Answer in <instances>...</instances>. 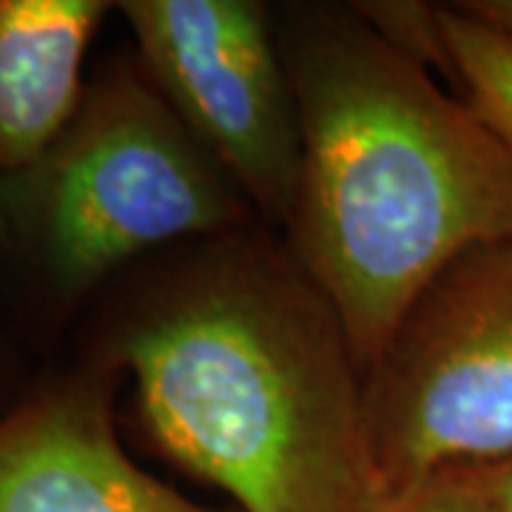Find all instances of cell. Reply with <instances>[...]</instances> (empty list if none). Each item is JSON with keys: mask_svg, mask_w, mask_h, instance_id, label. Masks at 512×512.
Segmentation results:
<instances>
[{"mask_svg": "<svg viewBox=\"0 0 512 512\" xmlns=\"http://www.w3.org/2000/svg\"><path fill=\"white\" fill-rule=\"evenodd\" d=\"M365 512H498L467 467H447L393 493L376 495Z\"/></svg>", "mask_w": 512, "mask_h": 512, "instance_id": "cell-9", "label": "cell"}, {"mask_svg": "<svg viewBox=\"0 0 512 512\" xmlns=\"http://www.w3.org/2000/svg\"><path fill=\"white\" fill-rule=\"evenodd\" d=\"M94 359L151 441L239 512H365V370L322 288L254 228L200 239L120 308Z\"/></svg>", "mask_w": 512, "mask_h": 512, "instance_id": "cell-1", "label": "cell"}, {"mask_svg": "<svg viewBox=\"0 0 512 512\" xmlns=\"http://www.w3.org/2000/svg\"><path fill=\"white\" fill-rule=\"evenodd\" d=\"M276 37L302 143L288 251L367 373L458 256L512 234V154L356 3H296Z\"/></svg>", "mask_w": 512, "mask_h": 512, "instance_id": "cell-2", "label": "cell"}, {"mask_svg": "<svg viewBox=\"0 0 512 512\" xmlns=\"http://www.w3.org/2000/svg\"><path fill=\"white\" fill-rule=\"evenodd\" d=\"M0 239H3V211H0Z\"/></svg>", "mask_w": 512, "mask_h": 512, "instance_id": "cell-12", "label": "cell"}, {"mask_svg": "<svg viewBox=\"0 0 512 512\" xmlns=\"http://www.w3.org/2000/svg\"><path fill=\"white\" fill-rule=\"evenodd\" d=\"M376 495L512 456V234L458 256L365 373Z\"/></svg>", "mask_w": 512, "mask_h": 512, "instance_id": "cell-4", "label": "cell"}, {"mask_svg": "<svg viewBox=\"0 0 512 512\" xmlns=\"http://www.w3.org/2000/svg\"><path fill=\"white\" fill-rule=\"evenodd\" d=\"M117 382L92 356L0 410V512H217L134 464L114 419Z\"/></svg>", "mask_w": 512, "mask_h": 512, "instance_id": "cell-6", "label": "cell"}, {"mask_svg": "<svg viewBox=\"0 0 512 512\" xmlns=\"http://www.w3.org/2000/svg\"><path fill=\"white\" fill-rule=\"evenodd\" d=\"M111 9L103 0H0V177L40 160L69 126Z\"/></svg>", "mask_w": 512, "mask_h": 512, "instance_id": "cell-7", "label": "cell"}, {"mask_svg": "<svg viewBox=\"0 0 512 512\" xmlns=\"http://www.w3.org/2000/svg\"><path fill=\"white\" fill-rule=\"evenodd\" d=\"M458 6L484 20L487 26H493L495 32H501L512 43V0H470Z\"/></svg>", "mask_w": 512, "mask_h": 512, "instance_id": "cell-11", "label": "cell"}, {"mask_svg": "<svg viewBox=\"0 0 512 512\" xmlns=\"http://www.w3.org/2000/svg\"><path fill=\"white\" fill-rule=\"evenodd\" d=\"M0 211L3 239L60 313L137 256L245 231L256 217L137 60H111L86 80L43 157L0 177Z\"/></svg>", "mask_w": 512, "mask_h": 512, "instance_id": "cell-3", "label": "cell"}, {"mask_svg": "<svg viewBox=\"0 0 512 512\" xmlns=\"http://www.w3.org/2000/svg\"><path fill=\"white\" fill-rule=\"evenodd\" d=\"M498 512H512V456L467 467Z\"/></svg>", "mask_w": 512, "mask_h": 512, "instance_id": "cell-10", "label": "cell"}, {"mask_svg": "<svg viewBox=\"0 0 512 512\" xmlns=\"http://www.w3.org/2000/svg\"><path fill=\"white\" fill-rule=\"evenodd\" d=\"M447 69L512 154V43L461 6L436 9Z\"/></svg>", "mask_w": 512, "mask_h": 512, "instance_id": "cell-8", "label": "cell"}, {"mask_svg": "<svg viewBox=\"0 0 512 512\" xmlns=\"http://www.w3.org/2000/svg\"><path fill=\"white\" fill-rule=\"evenodd\" d=\"M137 66L256 217L288 228L299 117L271 12L256 0H126Z\"/></svg>", "mask_w": 512, "mask_h": 512, "instance_id": "cell-5", "label": "cell"}]
</instances>
